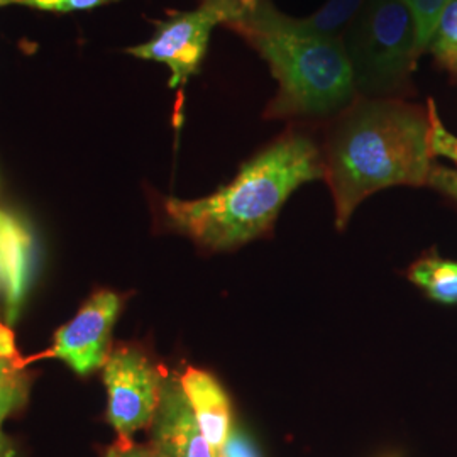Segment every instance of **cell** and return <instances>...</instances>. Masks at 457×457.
<instances>
[{"label": "cell", "mask_w": 457, "mask_h": 457, "mask_svg": "<svg viewBox=\"0 0 457 457\" xmlns=\"http://www.w3.org/2000/svg\"><path fill=\"white\" fill-rule=\"evenodd\" d=\"M120 298L102 290L94 295L80 312L54 334L48 354L66 362L77 375H88L109 360V345Z\"/></svg>", "instance_id": "52a82bcc"}, {"label": "cell", "mask_w": 457, "mask_h": 457, "mask_svg": "<svg viewBox=\"0 0 457 457\" xmlns=\"http://www.w3.org/2000/svg\"><path fill=\"white\" fill-rule=\"evenodd\" d=\"M364 2L366 0H327L312 16L295 21L307 33L337 37V33L360 14Z\"/></svg>", "instance_id": "7c38bea8"}, {"label": "cell", "mask_w": 457, "mask_h": 457, "mask_svg": "<svg viewBox=\"0 0 457 457\" xmlns=\"http://www.w3.org/2000/svg\"><path fill=\"white\" fill-rule=\"evenodd\" d=\"M409 7L417 33V54L428 48L444 9L453 0H403Z\"/></svg>", "instance_id": "9a60e30c"}, {"label": "cell", "mask_w": 457, "mask_h": 457, "mask_svg": "<svg viewBox=\"0 0 457 457\" xmlns=\"http://www.w3.org/2000/svg\"><path fill=\"white\" fill-rule=\"evenodd\" d=\"M241 4H245V5H254L256 4V0H239Z\"/></svg>", "instance_id": "603a6c76"}, {"label": "cell", "mask_w": 457, "mask_h": 457, "mask_svg": "<svg viewBox=\"0 0 457 457\" xmlns=\"http://www.w3.org/2000/svg\"><path fill=\"white\" fill-rule=\"evenodd\" d=\"M392 457H396V456H392Z\"/></svg>", "instance_id": "cb8c5ba5"}, {"label": "cell", "mask_w": 457, "mask_h": 457, "mask_svg": "<svg viewBox=\"0 0 457 457\" xmlns=\"http://www.w3.org/2000/svg\"><path fill=\"white\" fill-rule=\"evenodd\" d=\"M322 177L319 149L307 136L294 132L243 164L237 177L212 195L166 198L164 213L196 245L213 251L234 249L262 236L298 187Z\"/></svg>", "instance_id": "7a4b0ae2"}, {"label": "cell", "mask_w": 457, "mask_h": 457, "mask_svg": "<svg viewBox=\"0 0 457 457\" xmlns=\"http://www.w3.org/2000/svg\"><path fill=\"white\" fill-rule=\"evenodd\" d=\"M428 48L445 70L457 75V0L444 9Z\"/></svg>", "instance_id": "5bb4252c"}, {"label": "cell", "mask_w": 457, "mask_h": 457, "mask_svg": "<svg viewBox=\"0 0 457 457\" xmlns=\"http://www.w3.org/2000/svg\"><path fill=\"white\" fill-rule=\"evenodd\" d=\"M14 442L11 441L2 430H0V457H16Z\"/></svg>", "instance_id": "44dd1931"}, {"label": "cell", "mask_w": 457, "mask_h": 457, "mask_svg": "<svg viewBox=\"0 0 457 457\" xmlns=\"http://www.w3.org/2000/svg\"><path fill=\"white\" fill-rule=\"evenodd\" d=\"M16 341L14 332L9 326L0 322V358H17Z\"/></svg>", "instance_id": "ffe728a7"}, {"label": "cell", "mask_w": 457, "mask_h": 457, "mask_svg": "<svg viewBox=\"0 0 457 457\" xmlns=\"http://www.w3.org/2000/svg\"><path fill=\"white\" fill-rule=\"evenodd\" d=\"M180 381L195 413L196 422L211 445L212 456L222 457L232 434L228 393L211 373L196 368H187Z\"/></svg>", "instance_id": "30bf717a"}, {"label": "cell", "mask_w": 457, "mask_h": 457, "mask_svg": "<svg viewBox=\"0 0 457 457\" xmlns=\"http://www.w3.org/2000/svg\"><path fill=\"white\" fill-rule=\"evenodd\" d=\"M119 0H21L28 7L48 12H73V11H88L105 4H112Z\"/></svg>", "instance_id": "e0dca14e"}, {"label": "cell", "mask_w": 457, "mask_h": 457, "mask_svg": "<svg viewBox=\"0 0 457 457\" xmlns=\"http://www.w3.org/2000/svg\"><path fill=\"white\" fill-rule=\"evenodd\" d=\"M432 158L430 122L422 109L398 100L360 104L334 132L324 163L337 228L375 192L427 185Z\"/></svg>", "instance_id": "6da1fadb"}, {"label": "cell", "mask_w": 457, "mask_h": 457, "mask_svg": "<svg viewBox=\"0 0 457 457\" xmlns=\"http://www.w3.org/2000/svg\"><path fill=\"white\" fill-rule=\"evenodd\" d=\"M427 115L430 122V153L432 156H442L457 164V136L447 131L442 124L437 105L432 98L427 104Z\"/></svg>", "instance_id": "2e32d148"}, {"label": "cell", "mask_w": 457, "mask_h": 457, "mask_svg": "<svg viewBox=\"0 0 457 457\" xmlns=\"http://www.w3.org/2000/svg\"><path fill=\"white\" fill-rule=\"evenodd\" d=\"M149 427L151 444L166 457H213L181 386L180 376L164 378L160 405Z\"/></svg>", "instance_id": "ba28073f"}, {"label": "cell", "mask_w": 457, "mask_h": 457, "mask_svg": "<svg viewBox=\"0 0 457 457\" xmlns=\"http://www.w3.org/2000/svg\"><path fill=\"white\" fill-rule=\"evenodd\" d=\"M427 185L439 190L444 195L454 198L457 202V170L434 164Z\"/></svg>", "instance_id": "d6986e66"}, {"label": "cell", "mask_w": 457, "mask_h": 457, "mask_svg": "<svg viewBox=\"0 0 457 457\" xmlns=\"http://www.w3.org/2000/svg\"><path fill=\"white\" fill-rule=\"evenodd\" d=\"M230 28L256 48L278 80L266 117L328 114L354 96L353 71L339 37L303 31L295 17L281 14L270 0L245 5Z\"/></svg>", "instance_id": "3957f363"}, {"label": "cell", "mask_w": 457, "mask_h": 457, "mask_svg": "<svg viewBox=\"0 0 457 457\" xmlns=\"http://www.w3.org/2000/svg\"><path fill=\"white\" fill-rule=\"evenodd\" d=\"M104 457H166L151 442L136 444L132 439H117Z\"/></svg>", "instance_id": "ac0fdd59"}, {"label": "cell", "mask_w": 457, "mask_h": 457, "mask_svg": "<svg viewBox=\"0 0 457 457\" xmlns=\"http://www.w3.org/2000/svg\"><path fill=\"white\" fill-rule=\"evenodd\" d=\"M36 243L24 220L0 211V298L7 324H14L31 288Z\"/></svg>", "instance_id": "9c48e42d"}, {"label": "cell", "mask_w": 457, "mask_h": 457, "mask_svg": "<svg viewBox=\"0 0 457 457\" xmlns=\"http://www.w3.org/2000/svg\"><path fill=\"white\" fill-rule=\"evenodd\" d=\"M245 5L239 0H204L196 9L179 12L158 24L154 36L128 53L164 63L171 71L170 87L179 88L198 73L205 58L211 34L215 26L236 22Z\"/></svg>", "instance_id": "5b68a950"}, {"label": "cell", "mask_w": 457, "mask_h": 457, "mask_svg": "<svg viewBox=\"0 0 457 457\" xmlns=\"http://www.w3.org/2000/svg\"><path fill=\"white\" fill-rule=\"evenodd\" d=\"M166 375L137 347L122 345L104 364L107 420L120 439L146 428L160 405Z\"/></svg>", "instance_id": "8992f818"}, {"label": "cell", "mask_w": 457, "mask_h": 457, "mask_svg": "<svg viewBox=\"0 0 457 457\" xmlns=\"http://www.w3.org/2000/svg\"><path fill=\"white\" fill-rule=\"evenodd\" d=\"M29 395L26 364L17 358H0V427L14 411L22 409Z\"/></svg>", "instance_id": "4fadbf2b"}, {"label": "cell", "mask_w": 457, "mask_h": 457, "mask_svg": "<svg viewBox=\"0 0 457 457\" xmlns=\"http://www.w3.org/2000/svg\"><path fill=\"white\" fill-rule=\"evenodd\" d=\"M354 88L388 96L407 82L415 65V22L403 0H366L343 41Z\"/></svg>", "instance_id": "277c9868"}, {"label": "cell", "mask_w": 457, "mask_h": 457, "mask_svg": "<svg viewBox=\"0 0 457 457\" xmlns=\"http://www.w3.org/2000/svg\"><path fill=\"white\" fill-rule=\"evenodd\" d=\"M409 278L432 300L457 303V262L439 256L424 258L410 268Z\"/></svg>", "instance_id": "8fae6325"}, {"label": "cell", "mask_w": 457, "mask_h": 457, "mask_svg": "<svg viewBox=\"0 0 457 457\" xmlns=\"http://www.w3.org/2000/svg\"><path fill=\"white\" fill-rule=\"evenodd\" d=\"M21 0H0V7H4V5H9V4H19Z\"/></svg>", "instance_id": "7402d4cb"}]
</instances>
